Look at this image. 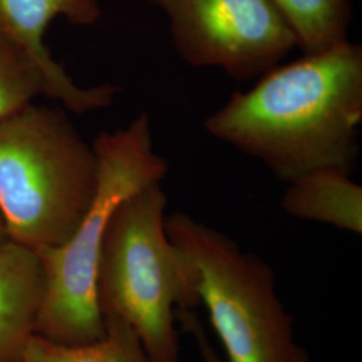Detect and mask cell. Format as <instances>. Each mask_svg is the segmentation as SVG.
Instances as JSON below:
<instances>
[{
  "mask_svg": "<svg viewBox=\"0 0 362 362\" xmlns=\"http://www.w3.org/2000/svg\"><path fill=\"white\" fill-rule=\"evenodd\" d=\"M45 95L37 66L13 40L0 33V119Z\"/></svg>",
  "mask_w": 362,
  "mask_h": 362,
  "instance_id": "obj_12",
  "label": "cell"
},
{
  "mask_svg": "<svg viewBox=\"0 0 362 362\" xmlns=\"http://www.w3.org/2000/svg\"><path fill=\"white\" fill-rule=\"evenodd\" d=\"M176 315H177V322L181 325V327L192 337L194 345L199 350L202 362H226L223 356L211 344L206 327L196 311L179 310Z\"/></svg>",
  "mask_w": 362,
  "mask_h": 362,
  "instance_id": "obj_13",
  "label": "cell"
},
{
  "mask_svg": "<svg viewBox=\"0 0 362 362\" xmlns=\"http://www.w3.org/2000/svg\"><path fill=\"white\" fill-rule=\"evenodd\" d=\"M38 252L10 238L0 240V361L18 357L37 326L43 298Z\"/></svg>",
  "mask_w": 362,
  "mask_h": 362,
  "instance_id": "obj_8",
  "label": "cell"
},
{
  "mask_svg": "<svg viewBox=\"0 0 362 362\" xmlns=\"http://www.w3.org/2000/svg\"><path fill=\"white\" fill-rule=\"evenodd\" d=\"M165 226L194 267L199 303L207 309L226 362H311L269 263L184 212L167 216Z\"/></svg>",
  "mask_w": 362,
  "mask_h": 362,
  "instance_id": "obj_5",
  "label": "cell"
},
{
  "mask_svg": "<svg viewBox=\"0 0 362 362\" xmlns=\"http://www.w3.org/2000/svg\"><path fill=\"white\" fill-rule=\"evenodd\" d=\"M167 16L172 43L192 67L251 81L297 49L272 0H146Z\"/></svg>",
  "mask_w": 362,
  "mask_h": 362,
  "instance_id": "obj_6",
  "label": "cell"
},
{
  "mask_svg": "<svg viewBox=\"0 0 362 362\" xmlns=\"http://www.w3.org/2000/svg\"><path fill=\"white\" fill-rule=\"evenodd\" d=\"M103 8L98 0H0V33L21 47L37 66L45 97L77 115L104 109L113 103L118 88L98 85L83 88L66 73L49 52L45 38L52 21L62 18L73 26H93Z\"/></svg>",
  "mask_w": 362,
  "mask_h": 362,
  "instance_id": "obj_7",
  "label": "cell"
},
{
  "mask_svg": "<svg viewBox=\"0 0 362 362\" xmlns=\"http://www.w3.org/2000/svg\"><path fill=\"white\" fill-rule=\"evenodd\" d=\"M303 54L325 52L348 38L350 0H272Z\"/></svg>",
  "mask_w": 362,
  "mask_h": 362,
  "instance_id": "obj_11",
  "label": "cell"
},
{
  "mask_svg": "<svg viewBox=\"0 0 362 362\" xmlns=\"http://www.w3.org/2000/svg\"><path fill=\"white\" fill-rule=\"evenodd\" d=\"M91 145L98 181L90 206L64 243L38 251L45 285L35 327L42 336L71 345L97 341L106 332L97 279L115 211L130 194L161 182L168 173V161L153 148L146 113L122 129L98 134Z\"/></svg>",
  "mask_w": 362,
  "mask_h": 362,
  "instance_id": "obj_2",
  "label": "cell"
},
{
  "mask_svg": "<svg viewBox=\"0 0 362 362\" xmlns=\"http://www.w3.org/2000/svg\"><path fill=\"white\" fill-rule=\"evenodd\" d=\"M105 336L88 344H64L31 334L19 353L22 362H151L129 325L105 317Z\"/></svg>",
  "mask_w": 362,
  "mask_h": 362,
  "instance_id": "obj_10",
  "label": "cell"
},
{
  "mask_svg": "<svg viewBox=\"0 0 362 362\" xmlns=\"http://www.w3.org/2000/svg\"><path fill=\"white\" fill-rule=\"evenodd\" d=\"M97 156L61 107L27 105L0 119V218L34 251L73 233L95 194Z\"/></svg>",
  "mask_w": 362,
  "mask_h": 362,
  "instance_id": "obj_4",
  "label": "cell"
},
{
  "mask_svg": "<svg viewBox=\"0 0 362 362\" xmlns=\"http://www.w3.org/2000/svg\"><path fill=\"white\" fill-rule=\"evenodd\" d=\"M281 207L297 219L362 233V187L342 169H315L290 181Z\"/></svg>",
  "mask_w": 362,
  "mask_h": 362,
  "instance_id": "obj_9",
  "label": "cell"
},
{
  "mask_svg": "<svg viewBox=\"0 0 362 362\" xmlns=\"http://www.w3.org/2000/svg\"><path fill=\"white\" fill-rule=\"evenodd\" d=\"M362 124V47L346 40L275 66L207 117L221 143L286 182L315 169L351 172Z\"/></svg>",
  "mask_w": 362,
  "mask_h": 362,
  "instance_id": "obj_1",
  "label": "cell"
},
{
  "mask_svg": "<svg viewBox=\"0 0 362 362\" xmlns=\"http://www.w3.org/2000/svg\"><path fill=\"white\" fill-rule=\"evenodd\" d=\"M167 194L152 182L125 199L109 221L98 267L105 317L129 325L151 362H181L177 311L199 298L189 259L167 233Z\"/></svg>",
  "mask_w": 362,
  "mask_h": 362,
  "instance_id": "obj_3",
  "label": "cell"
},
{
  "mask_svg": "<svg viewBox=\"0 0 362 362\" xmlns=\"http://www.w3.org/2000/svg\"><path fill=\"white\" fill-rule=\"evenodd\" d=\"M6 238H8V236H7V233H6V228H4L3 220L0 218V240H1V239H6Z\"/></svg>",
  "mask_w": 362,
  "mask_h": 362,
  "instance_id": "obj_14",
  "label": "cell"
}]
</instances>
